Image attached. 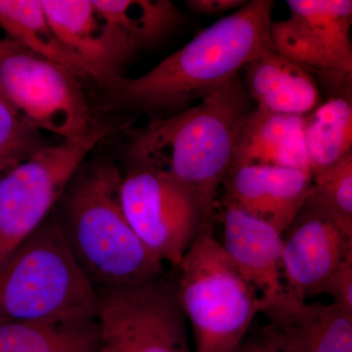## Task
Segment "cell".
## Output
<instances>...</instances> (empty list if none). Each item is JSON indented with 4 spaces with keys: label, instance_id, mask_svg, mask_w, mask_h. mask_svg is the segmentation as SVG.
Returning a JSON list of instances; mask_svg holds the SVG:
<instances>
[{
    "label": "cell",
    "instance_id": "1",
    "mask_svg": "<svg viewBox=\"0 0 352 352\" xmlns=\"http://www.w3.org/2000/svg\"><path fill=\"white\" fill-rule=\"evenodd\" d=\"M238 76L198 105L155 120L131 133V166L168 176L191 191L214 219L217 192L232 164L236 139L252 112Z\"/></svg>",
    "mask_w": 352,
    "mask_h": 352
},
{
    "label": "cell",
    "instance_id": "2",
    "mask_svg": "<svg viewBox=\"0 0 352 352\" xmlns=\"http://www.w3.org/2000/svg\"><path fill=\"white\" fill-rule=\"evenodd\" d=\"M274 2L252 0L197 34L179 50L136 78H122L111 89L119 106L180 110L226 87L245 65L273 50Z\"/></svg>",
    "mask_w": 352,
    "mask_h": 352
},
{
    "label": "cell",
    "instance_id": "3",
    "mask_svg": "<svg viewBox=\"0 0 352 352\" xmlns=\"http://www.w3.org/2000/svg\"><path fill=\"white\" fill-rule=\"evenodd\" d=\"M122 175L111 161L82 164L51 212L78 267L95 288L142 283L164 274L120 204Z\"/></svg>",
    "mask_w": 352,
    "mask_h": 352
},
{
    "label": "cell",
    "instance_id": "4",
    "mask_svg": "<svg viewBox=\"0 0 352 352\" xmlns=\"http://www.w3.org/2000/svg\"><path fill=\"white\" fill-rule=\"evenodd\" d=\"M97 298L51 214L0 264V323L92 320Z\"/></svg>",
    "mask_w": 352,
    "mask_h": 352
},
{
    "label": "cell",
    "instance_id": "5",
    "mask_svg": "<svg viewBox=\"0 0 352 352\" xmlns=\"http://www.w3.org/2000/svg\"><path fill=\"white\" fill-rule=\"evenodd\" d=\"M173 271L178 302L193 333L194 352L237 351L263 303L212 230L196 238Z\"/></svg>",
    "mask_w": 352,
    "mask_h": 352
},
{
    "label": "cell",
    "instance_id": "6",
    "mask_svg": "<svg viewBox=\"0 0 352 352\" xmlns=\"http://www.w3.org/2000/svg\"><path fill=\"white\" fill-rule=\"evenodd\" d=\"M80 80L22 44L0 39V102L28 126L64 139L89 133L96 124Z\"/></svg>",
    "mask_w": 352,
    "mask_h": 352
},
{
    "label": "cell",
    "instance_id": "7",
    "mask_svg": "<svg viewBox=\"0 0 352 352\" xmlns=\"http://www.w3.org/2000/svg\"><path fill=\"white\" fill-rule=\"evenodd\" d=\"M110 129L96 124L83 138L47 146L0 173V264L50 217L88 153Z\"/></svg>",
    "mask_w": 352,
    "mask_h": 352
},
{
    "label": "cell",
    "instance_id": "8",
    "mask_svg": "<svg viewBox=\"0 0 352 352\" xmlns=\"http://www.w3.org/2000/svg\"><path fill=\"white\" fill-rule=\"evenodd\" d=\"M96 291L97 352H192L173 278Z\"/></svg>",
    "mask_w": 352,
    "mask_h": 352
},
{
    "label": "cell",
    "instance_id": "9",
    "mask_svg": "<svg viewBox=\"0 0 352 352\" xmlns=\"http://www.w3.org/2000/svg\"><path fill=\"white\" fill-rule=\"evenodd\" d=\"M120 204L131 228L146 249L173 270L194 241L212 230L214 219L179 183L146 168L131 166L122 175Z\"/></svg>",
    "mask_w": 352,
    "mask_h": 352
},
{
    "label": "cell",
    "instance_id": "10",
    "mask_svg": "<svg viewBox=\"0 0 352 352\" xmlns=\"http://www.w3.org/2000/svg\"><path fill=\"white\" fill-rule=\"evenodd\" d=\"M289 16L271 21L273 50L323 78L352 76V1L288 0Z\"/></svg>",
    "mask_w": 352,
    "mask_h": 352
},
{
    "label": "cell",
    "instance_id": "11",
    "mask_svg": "<svg viewBox=\"0 0 352 352\" xmlns=\"http://www.w3.org/2000/svg\"><path fill=\"white\" fill-rule=\"evenodd\" d=\"M48 22L92 78L112 89L136 50L95 7L92 0H41Z\"/></svg>",
    "mask_w": 352,
    "mask_h": 352
},
{
    "label": "cell",
    "instance_id": "12",
    "mask_svg": "<svg viewBox=\"0 0 352 352\" xmlns=\"http://www.w3.org/2000/svg\"><path fill=\"white\" fill-rule=\"evenodd\" d=\"M261 314L259 337L279 352H352V311L335 303H309L285 289Z\"/></svg>",
    "mask_w": 352,
    "mask_h": 352
},
{
    "label": "cell",
    "instance_id": "13",
    "mask_svg": "<svg viewBox=\"0 0 352 352\" xmlns=\"http://www.w3.org/2000/svg\"><path fill=\"white\" fill-rule=\"evenodd\" d=\"M282 238L285 289L300 300L322 295L333 273L352 254V238L305 208Z\"/></svg>",
    "mask_w": 352,
    "mask_h": 352
},
{
    "label": "cell",
    "instance_id": "14",
    "mask_svg": "<svg viewBox=\"0 0 352 352\" xmlns=\"http://www.w3.org/2000/svg\"><path fill=\"white\" fill-rule=\"evenodd\" d=\"M223 198L283 235L305 207L312 186L308 171L270 166H230Z\"/></svg>",
    "mask_w": 352,
    "mask_h": 352
},
{
    "label": "cell",
    "instance_id": "15",
    "mask_svg": "<svg viewBox=\"0 0 352 352\" xmlns=\"http://www.w3.org/2000/svg\"><path fill=\"white\" fill-rule=\"evenodd\" d=\"M220 242L243 277L258 292L263 307L285 291L281 270L283 238L274 227L222 199Z\"/></svg>",
    "mask_w": 352,
    "mask_h": 352
},
{
    "label": "cell",
    "instance_id": "16",
    "mask_svg": "<svg viewBox=\"0 0 352 352\" xmlns=\"http://www.w3.org/2000/svg\"><path fill=\"white\" fill-rule=\"evenodd\" d=\"M235 166H270L309 170L303 117L256 107L241 127L234 147Z\"/></svg>",
    "mask_w": 352,
    "mask_h": 352
},
{
    "label": "cell",
    "instance_id": "17",
    "mask_svg": "<svg viewBox=\"0 0 352 352\" xmlns=\"http://www.w3.org/2000/svg\"><path fill=\"white\" fill-rule=\"evenodd\" d=\"M245 90L256 107L284 115H307L320 103L318 85L310 72L270 50L241 71Z\"/></svg>",
    "mask_w": 352,
    "mask_h": 352
},
{
    "label": "cell",
    "instance_id": "18",
    "mask_svg": "<svg viewBox=\"0 0 352 352\" xmlns=\"http://www.w3.org/2000/svg\"><path fill=\"white\" fill-rule=\"evenodd\" d=\"M330 94L303 116V134L311 175L352 155L351 80L328 82Z\"/></svg>",
    "mask_w": 352,
    "mask_h": 352
},
{
    "label": "cell",
    "instance_id": "19",
    "mask_svg": "<svg viewBox=\"0 0 352 352\" xmlns=\"http://www.w3.org/2000/svg\"><path fill=\"white\" fill-rule=\"evenodd\" d=\"M0 27L9 38L61 65L78 78H92L87 67L58 38L46 18L41 0H0Z\"/></svg>",
    "mask_w": 352,
    "mask_h": 352
},
{
    "label": "cell",
    "instance_id": "20",
    "mask_svg": "<svg viewBox=\"0 0 352 352\" xmlns=\"http://www.w3.org/2000/svg\"><path fill=\"white\" fill-rule=\"evenodd\" d=\"M99 346L95 319L0 323V352H97Z\"/></svg>",
    "mask_w": 352,
    "mask_h": 352
},
{
    "label": "cell",
    "instance_id": "21",
    "mask_svg": "<svg viewBox=\"0 0 352 352\" xmlns=\"http://www.w3.org/2000/svg\"><path fill=\"white\" fill-rule=\"evenodd\" d=\"M136 50L161 41L177 25L180 12L170 0H92Z\"/></svg>",
    "mask_w": 352,
    "mask_h": 352
},
{
    "label": "cell",
    "instance_id": "22",
    "mask_svg": "<svg viewBox=\"0 0 352 352\" xmlns=\"http://www.w3.org/2000/svg\"><path fill=\"white\" fill-rule=\"evenodd\" d=\"M303 208L352 238V155L312 176L311 189Z\"/></svg>",
    "mask_w": 352,
    "mask_h": 352
},
{
    "label": "cell",
    "instance_id": "23",
    "mask_svg": "<svg viewBox=\"0 0 352 352\" xmlns=\"http://www.w3.org/2000/svg\"><path fill=\"white\" fill-rule=\"evenodd\" d=\"M43 133L28 126L0 102V173L47 147Z\"/></svg>",
    "mask_w": 352,
    "mask_h": 352
},
{
    "label": "cell",
    "instance_id": "24",
    "mask_svg": "<svg viewBox=\"0 0 352 352\" xmlns=\"http://www.w3.org/2000/svg\"><path fill=\"white\" fill-rule=\"evenodd\" d=\"M322 295L331 296L333 303L352 311V254L333 273Z\"/></svg>",
    "mask_w": 352,
    "mask_h": 352
},
{
    "label": "cell",
    "instance_id": "25",
    "mask_svg": "<svg viewBox=\"0 0 352 352\" xmlns=\"http://www.w3.org/2000/svg\"><path fill=\"white\" fill-rule=\"evenodd\" d=\"M247 3L245 0H187L185 6L189 10L203 15H223L236 11Z\"/></svg>",
    "mask_w": 352,
    "mask_h": 352
},
{
    "label": "cell",
    "instance_id": "26",
    "mask_svg": "<svg viewBox=\"0 0 352 352\" xmlns=\"http://www.w3.org/2000/svg\"><path fill=\"white\" fill-rule=\"evenodd\" d=\"M236 352H279L274 346L261 339L245 340Z\"/></svg>",
    "mask_w": 352,
    "mask_h": 352
}]
</instances>
